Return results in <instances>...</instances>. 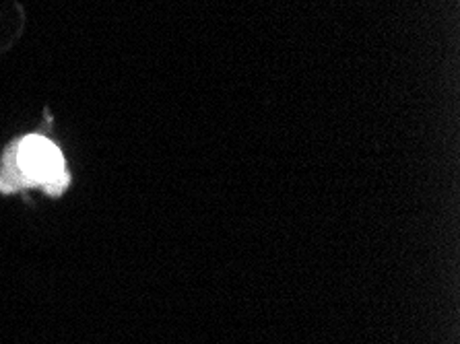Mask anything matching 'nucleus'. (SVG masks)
<instances>
[{"label":"nucleus","instance_id":"f257e3e1","mask_svg":"<svg viewBox=\"0 0 460 344\" xmlns=\"http://www.w3.org/2000/svg\"><path fill=\"white\" fill-rule=\"evenodd\" d=\"M17 167L33 184H65V159L58 146L44 137H27L17 146Z\"/></svg>","mask_w":460,"mask_h":344}]
</instances>
